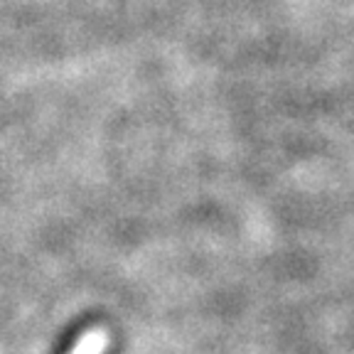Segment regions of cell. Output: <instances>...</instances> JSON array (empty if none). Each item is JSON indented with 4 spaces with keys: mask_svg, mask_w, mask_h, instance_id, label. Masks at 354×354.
<instances>
[{
    "mask_svg": "<svg viewBox=\"0 0 354 354\" xmlns=\"http://www.w3.org/2000/svg\"><path fill=\"white\" fill-rule=\"evenodd\" d=\"M104 344H106L104 335H101V332H91V335H88V337L84 339V342L79 344V347L74 349L72 354H101Z\"/></svg>",
    "mask_w": 354,
    "mask_h": 354,
    "instance_id": "1",
    "label": "cell"
}]
</instances>
